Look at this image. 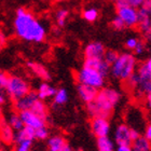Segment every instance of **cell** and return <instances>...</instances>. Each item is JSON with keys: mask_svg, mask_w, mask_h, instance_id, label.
<instances>
[{"mask_svg": "<svg viewBox=\"0 0 151 151\" xmlns=\"http://www.w3.org/2000/svg\"><path fill=\"white\" fill-rule=\"evenodd\" d=\"M13 24L16 36L24 41L40 43L47 37L44 26L25 8H19L16 10Z\"/></svg>", "mask_w": 151, "mask_h": 151, "instance_id": "cell-1", "label": "cell"}, {"mask_svg": "<svg viewBox=\"0 0 151 151\" xmlns=\"http://www.w3.org/2000/svg\"><path fill=\"white\" fill-rule=\"evenodd\" d=\"M121 95L116 90L111 88H101L98 91L94 101L86 104L88 113L92 118L94 116H104L109 118L119 103Z\"/></svg>", "mask_w": 151, "mask_h": 151, "instance_id": "cell-2", "label": "cell"}, {"mask_svg": "<svg viewBox=\"0 0 151 151\" xmlns=\"http://www.w3.org/2000/svg\"><path fill=\"white\" fill-rule=\"evenodd\" d=\"M135 68L136 57L131 53H122L110 66V73L116 79L125 81L135 73Z\"/></svg>", "mask_w": 151, "mask_h": 151, "instance_id": "cell-3", "label": "cell"}, {"mask_svg": "<svg viewBox=\"0 0 151 151\" xmlns=\"http://www.w3.org/2000/svg\"><path fill=\"white\" fill-rule=\"evenodd\" d=\"M77 81L81 84L91 85L93 88H101L105 84V77L98 70L83 66L77 73Z\"/></svg>", "mask_w": 151, "mask_h": 151, "instance_id": "cell-4", "label": "cell"}, {"mask_svg": "<svg viewBox=\"0 0 151 151\" xmlns=\"http://www.w3.org/2000/svg\"><path fill=\"white\" fill-rule=\"evenodd\" d=\"M6 94L9 95L13 101L23 97L30 91V85L25 79L17 76H9V80L6 86Z\"/></svg>", "mask_w": 151, "mask_h": 151, "instance_id": "cell-5", "label": "cell"}, {"mask_svg": "<svg viewBox=\"0 0 151 151\" xmlns=\"http://www.w3.org/2000/svg\"><path fill=\"white\" fill-rule=\"evenodd\" d=\"M91 129L96 137H105L110 133V122L108 118L104 116H94L91 121Z\"/></svg>", "mask_w": 151, "mask_h": 151, "instance_id": "cell-6", "label": "cell"}, {"mask_svg": "<svg viewBox=\"0 0 151 151\" xmlns=\"http://www.w3.org/2000/svg\"><path fill=\"white\" fill-rule=\"evenodd\" d=\"M116 15H119L125 23L126 27H134L137 25V10L136 8H133L131 6H120L116 8Z\"/></svg>", "mask_w": 151, "mask_h": 151, "instance_id": "cell-7", "label": "cell"}, {"mask_svg": "<svg viewBox=\"0 0 151 151\" xmlns=\"http://www.w3.org/2000/svg\"><path fill=\"white\" fill-rule=\"evenodd\" d=\"M19 113L25 126H29V127H32V129H39V127H42V126H45V119L37 116L32 111L24 110Z\"/></svg>", "mask_w": 151, "mask_h": 151, "instance_id": "cell-8", "label": "cell"}, {"mask_svg": "<svg viewBox=\"0 0 151 151\" xmlns=\"http://www.w3.org/2000/svg\"><path fill=\"white\" fill-rule=\"evenodd\" d=\"M37 99H39L37 95V92L30 90V91L26 95H24L23 97L14 101V107H15V109L19 111V112L24 111V110H30V108L32 107V105L35 104Z\"/></svg>", "mask_w": 151, "mask_h": 151, "instance_id": "cell-9", "label": "cell"}, {"mask_svg": "<svg viewBox=\"0 0 151 151\" xmlns=\"http://www.w3.org/2000/svg\"><path fill=\"white\" fill-rule=\"evenodd\" d=\"M83 66L90 67L93 69L98 70L104 77H107L110 71V65L104 58H94V57H85Z\"/></svg>", "mask_w": 151, "mask_h": 151, "instance_id": "cell-10", "label": "cell"}, {"mask_svg": "<svg viewBox=\"0 0 151 151\" xmlns=\"http://www.w3.org/2000/svg\"><path fill=\"white\" fill-rule=\"evenodd\" d=\"M131 127L126 125V124H120L116 126V131H114V142L116 145H132V138H131Z\"/></svg>", "mask_w": 151, "mask_h": 151, "instance_id": "cell-11", "label": "cell"}, {"mask_svg": "<svg viewBox=\"0 0 151 151\" xmlns=\"http://www.w3.org/2000/svg\"><path fill=\"white\" fill-rule=\"evenodd\" d=\"M77 91H78L79 97L81 98V101L85 104H88L93 101L96 98V95L98 93V88H93L91 85L81 84L79 83L77 86Z\"/></svg>", "mask_w": 151, "mask_h": 151, "instance_id": "cell-12", "label": "cell"}, {"mask_svg": "<svg viewBox=\"0 0 151 151\" xmlns=\"http://www.w3.org/2000/svg\"><path fill=\"white\" fill-rule=\"evenodd\" d=\"M106 52L104 44L99 41H92L85 47L84 56L94 57V58H104V54Z\"/></svg>", "mask_w": 151, "mask_h": 151, "instance_id": "cell-13", "label": "cell"}, {"mask_svg": "<svg viewBox=\"0 0 151 151\" xmlns=\"http://www.w3.org/2000/svg\"><path fill=\"white\" fill-rule=\"evenodd\" d=\"M14 129L10 126L8 121L3 119H0V139L1 142L6 144V145H11L14 142Z\"/></svg>", "mask_w": 151, "mask_h": 151, "instance_id": "cell-14", "label": "cell"}, {"mask_svg": "<svg viewBox=\"0 0 151 151\" xmlns=\"http://www.w3.org/2000/svg\"><path fill=\"white\" fill-rule=\"evenodd\" d=\"M137 15H138V19H137V25L136 26L138 27L139 32L145 34L151 27V16L142 8H139L137 10Z\"/></svg>", "mask_w": 151, "mask_h": 151, "instance_id": "cell-15", "label": "cell"}, {"mask_svg": "<svg viewBox=\"0 0 151 151\" xmlns=\"http://www.w3.org/2000/svg\"><path fill=\"white\" fill-rule=\"evenodd\" d=\"M27 67L32 70V73H35L38 78H40L41 80L49 81L51 79V75L49 73V70L42 64L37 63V62H28L27 63Z\"/></svg>", "mask_w": 151, "mask_h": 151, "instance_id": "cell-16", "label": "cell"}, {"mask_svg": "<svg viewBox=\"0 0 151 151\" xmlns=\"http://www.w3.org/2000/svg\"><path fill=\"white\" fill-rule=\"evenodd\" d=\"M27 139H30V140L35 139V129L29 127V126H24L22 129L16 131L14 134V142L15 144L23 142V140H27Z\"/></svg>", "mask_w": 151, "mask_h": 151, "instance_id": "cell-17", "label": "cell"}, {"mask_svg": "<svg viewBox=\"0 0 151 151\" xmlns=\"http://www.w3.org/2000/svg\"><path fill=\"white\" fill-rule=\"evenodd\" d=\"M56 93V88H53L52 85H50L47 82H42L39 86H38L37 90V95L38 98L41 99V101H44L47 98L53 97L54 95Z\"/></svg>", "mask_w": 151, "mask_h": 151, "instance_id": "cell-18", "label": "cell"}, {"mask_svg": "<svg viewBox=\"0 0 151 151\" xmlns=\"http://www.w3.org/2000/svg\"><path fill=\"white\" fill-rule=\"evenodd\" d=\"M67 142L62 136H52L47 138V149L49 151H60Z\"/></svg>", "mask_w": 151, "mask_h": 151, "instance_id": "cell-19", "label": "cell"}, {"mask_svg": "<svg viewBox=\"0 0 151 151\" xmlns=\"http://www.w3.org/2000/svg\"><path fill=\"white\" fill-rule=\"evenodd\" d=\"M131 146L133 151H151V142H149L145 136H139Z\"/></svg>", "mask_w": 151, "mask_h": 151, "instance_id": "cell-20", "label": "cell"}, {"mask_svg": "<svg viewBox=\"0 0 151 151\" xmlns=\"http://www.w3.org/2000/svg\"><path fill=\"white\" fill-rule=\"evenodd\" d=\"M97 149L98 151H116L114 144L108 136L98 137L97 138Z\"/></svg>", "mask_w": 151, "mask_h": 151, "instance_id": "cell-21", "label": "cell"}, {"mask_svg": "<svg viewBox=\"0 0 151 151\" xmlns=\"http://www.w3.org/2000/svg\"><path fill=\"white\" fill-rule=\"evenodd\" d=\"M30 111H32L34 113H36L37 116L43 118V119H47V105L44 104L43 101L41 99H37L36 103L32 105V107L30 108Z\"/></svg>", "mask_w": 151, "mask_h": 151, "instance_id": "cell-22", "label": "cell"}, {"mask_svg": "<svg viewBox=\"0 0 151 151\" xmlns=\"http://www.w3.org/2000/svg\"><path fill=\"white\" fill-rule=\"evenodd\" d=\"M53 98V103L55 106H63L68 101V93L65 88H60V90H56V93Z\"/></svg>", "mask_w": 151, "mask_h": 151, "instance_id": "cell-23", "label": "cell"}, {"mask_svg": "<svg viewBox=\"0 0 151 151\" xmlns=\"http://www.w3.org/2000/svg\"><path fill=\"white\" fill-rule=\"evenodd\" d=\"M8 123L10 124V126L12 127L14 131H19V129H22L24 127V123H23L22 119H21V116H19V113H12V114H10L9 119H8Z\"/></svg>", "mask_w": 151, "mask_h": 151, "instance_id": "cell-24", "label": "cell"}, {"mask_svg": "<svg viewBox=\"0 0 151 151\" xmlns=\"http://www.w3.org/2000/svg\"><path fill=\"white\" fill-rule=\"evenodd\" d=\"M69 16V11L67 9H60L55 13V19H56L57 25L60 27H64L66 24V21Z\"/></svg>", "mask_w": 151, "mask_h": 151, "instance_id": "cell-25", "label": "cell"}, {"mask_svg": "<svg viewBox=\"0 0 151 151\" xmlns=\"http://www.w3.org/2000/svg\"><path fill=\"white\" fill-rule=\"evenodd\" d=\"M98 15H99V13H98V10L96 8H88V9H85L83 11V17L85 21H88L90 23L97 21Z\"/></svg>", "mask_w": 151, "mask_h": 151, "instance_id": "cell-26", "label": "cell"}, {"mask_svg": "<svg viewBox=\"0 0 151 151\" xmlns=\"http://www.w3.org/2000/svg\"><path fill=\"white\" fill-rule=\"evenodd\" d=\"M118 57H119V53L114 50H108V51H106L104 54V60H106L110 66L116 62Z\"/></svg>", "mask_w": 151, "mask_h": 151, "instance_id": "cell-27", "label": "cell"}, {"mask_svg": "<svg viewBox=\"0 0 151 151\" xmlns=\"http://www.w3.org/2000/svg\"><path fill=\"white\" fill-rule=\"evenodd\" d=\"M47 138H49V129H47V126H42L35 129V139L45 140Z\"/></svg>", "mask_w": 151, "mask_h": 151, "instance_id": "cell-28", "label": "cell"}, {"mask_svg": "<svg viewBox=\"0 0 151 151\" xmlns=\"http://www.w3.org/2000/svg\"><path fill=\"white\" fill-rule=\"evenodd\" d=\"M34 140L27 139V140H23L21 142L15 144V151H32V146Z\"/></svg>", "mask_w": 151, "mask_h": 151, "instance_id": "cell-29", "label": "cell"}, {"mask_svg": "<svg viewBox=\"0 0 151 151\" xmlns=\"http://www.w3.org/2000/svg\"><path fill=\"white\" fill-rule=\"evenodd\" d=\"M111 26H112V28L114 29V30H119V32L125 29V27H126L125 23L123 22V19H121L119 15H116V17L111 21Z\"/></svg>", "mask_w": 151, "mask_h": 151, "instance_id": "cell-30", "label": "cell"}, {"mask_svg": "<svg viewBox=\"0 0 151 151\" xmlns=\"http://www.w3.org/2000/svg\"><path fill=\"white\" fill-rule=\"evenodd\" d=\"M9 80V75L0 69V90H4Z\"/></svg>", "mask_w": 151, "mask_h": 151, "instance_id": "cell-31", "label": "cell"}, {"mask_svg": "<svg viewBox=\"0 0 151 151\" xmlns=\"http://www.w3.org/2000/svg\"><path fill=\"white\" fill-rule=\"evenodd\" d=\"M145 49H146V43L144 42L142 40H138L137 44H136L135 49H134V52H135L136 55H142L144 52H145Z\"/></svg>", "mask_w": 151, "mask_h": 151, "instance_id": "cell-32", "label": "cell"}, {"mask_svg": "<svg viewBox=\"0 0 151 151\" xmlns=\"http://www.w3.org/2000/svg\"><path fill=\"white\" fill-rule=\"evenodd\" d=\"M137 42H138V40H137L136 38H129V39L125 41V47L129 49V50H134Z\"/></svg>", "mask_w": 151, "mask_h": 151, "instance_id": "cell-33", "label": "cell"}, {"mask_svg": "<svg viewBox=\"0 0 151 151\" xmlns=\"http://www.w3.org/2000/svg\"><path fill=\"white\" fill-rule=\"evenodd\" d=\"M126 2H127L129 6L137 9V8H140L142 6V3L145 2V0H126Z\"/></svg>", "mask_w": 151, "mask_h": 151, "instance_id": "cell-34", "label": "cell"}, {"mask_svg": "<svg viewBox=\"0 0 151 151\" xmlns=\"http://www.w3.org/2000/svg\"><path fill=\"white\" fill-rule=\"evenodd\" d=\"M140 8H142V9L145 10L146 12L151 16V0H146L145 2L142 3V6H140Z\"/></svg>", "mask_w": 151, "mask_h": 151, "instance_id": "cell-35", "label": "cell"}, {"mask_svg": "<svg viewBox=\"0 0 151 151\" xmlns=\"http://www.w3.org/2000/svg\"><path fill=\"white\" fill-rule=\"evenodd\" d=\"M6 35L0 30V51L6 47Z\"/></svg>", "mask_w": 151, "mask_h": 151, "instance_id": "cell-36", "label": "cell"}, {"mask_svg": "<svg viewBox=\"0 0 151 151\" xmlns=\"http://www.w3.org/2000/svg\"><path fill=\"white\" fill-rule=\"evenodd\" d=\"M116 151H133L132 146L129 145H118L116 148Z\"/></svg>", "mask_w": 151, "mask_h": 151, "instance_id": "cell-37", "label": "cell"}, {"mask_svg": "<svg viewBox=\"0 0 151 151\" xmlns=\"http://www.w3.org/2000/svg\"><path fill=\"white\" fill-rule=\"evenodd\" d=\"M129 133H131V138H132V142H134L135 139H137L139 137V136H140L139 132L137 131V129H131Z\"/></svg>", "mask_w": 151, "mask_h": 151, "instance_id": "cell-38", "label": "cell"}, {"mask_svg": "<svg viewBox=\"0 0 151 151\" xmlns=\"http://www.w3.org/2000/svg\"><path fill=\"white\" fill-rule=\"evenodd\" d=\"M145 137L148 139L149 142H151V123L149 124L145 129Z\"/></svg>", "mask_w": 151, "mask_h": 151, "instance_id": "cell-39", "label": "cell"}, {"mask_svg": "<svg viewBox=\"0 0 151 151\" xmlns=\"http://www.w3.org/2000/svg\"><path fill=\"white\" fill-rule=\"evenodd\" d=\"M142 64L145 65L146 68H147V69H148L149 71L151 73V57H150V58H148V60H146L145 63H142Z\"/></svg>", "mask_w": 151, "mask_h": 151, "instance_id": "cell-40", "label": "cell"}, {"mask_svg": "<svg viewBox=\"0 0 151 151\" xmlns=\"http://www.w3.org/2000/svg\"><path fill=\"white\" fill-rule=\"evenodd\" d=\"M6 95L3 94L2 92H1V90H0V105L2 106L4 103H6Z\"/></svg>", "mask_w": 151, "mask_h": 151, "instance_id": "cell-41", "label": "cell"}, {"mask_svg": "<svg viewBox=\"0 0 151 151\" xmlns=\"http://www.w3.org/2000/svg\"><path fill=\"white\" fill-rule=\"evenodd\" d=\"M144 35H145V38H146V39H147V40L150 41V42H151V27L149 28L148 32H146L145 34H144Z\"/></svg>", "mask_w": 151, "mask_h": 151, "instance_id": "cell-42", "label": "cell"}, {"mask_svg": "<svg viewBox=\"0 0 151 151\" xmlns=\"http://www.w3.org/2000/svg\"><path fill=\"white\" fill-rule=\"evenodd\" d=\"M147 106L151 108V92L149 94H147Z\"/></svg>", "mask_w": 151, "mask_h": 151, "instance_id": "cell-43", "label": "cell"}, {"mask_svg": "<svg viewBox=\"0 0 151 151\" xmlns=\"http://www.w3.org/2000/svg\"><path fill=\"white\" fill-rule=\"evenodd\" d=\"M60 151H73V149L70 148V146L68 145V144H66V145L64 146L63 149H62V150H60Z\"/></svg>", "mask_w": 151, "mask_h": 151, "instance_id": "cell-44", "label": "cell"}, {"mask_svg": "<svg viewBox=\"0 0 151 151\" xmlns=\"http://www.w3.org/2000/svg\"><path fill=\"white\" fill-rule=\"evenodd\" d=\"M1 111L2 110H1V105H0V119H1Z\"/></svg>", "mask_w": 151, "mask_h": 151, "instance_id": "cell-45", "label": "cell"}, {"mask_svg": "<svg viewBox=\"0 0 151 151\" xmlns=\"http://www.w3.org/2000/svg\"><path fill=\"white\" fill-rule=\"evenodd\" d=\"M55 1H63V0H55Z\"/></svg>", "mask_w": 151, "mask_h": 151, "instance_id": "cell-46", "label": "cell"}, {"mask_svg": "<svg viewBox=\"0 0 151 151\" xmlns=\"http://www.w3.org/2000/svg\"><path fill=\"white\" fill-rule=\"evenodd\" d=\"M113 1H118V0H113Z\"/></svg>", "mask_w": 151, "mask_h": 151, "instance_id": "cell-47", "label": "cell"}, {"mask_svg": "<svg viewBox=\"0 0 151 151\" xmlns=\"http://www.w3.org/2000/svg\"><path fill=\"white\" fill-rule=\"evenodd\" d=\"M0 151H3V150H1V149H0Z\"/></svg>", "mask_w": 151, "mask_h": 151, "instance_id": "cell-48", "label": "cell"}, {"mask_svg": "<svg viewBox=\"0 0 151 151\" xmlns=\"http://www.w3.org/2000/svg\"><path fill=\"white\" fill-rule=\"evenodd\" d=\"M145 1H146V0H145Z\"/></svg>", "mask_w": 151, "mask_h": 151, "instance_id": "cell-49", "label": "cell"}]
</instances>
